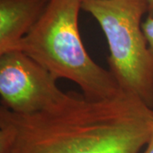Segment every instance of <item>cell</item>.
<instances>
[{"label":"cell","mask_w":153,"mask_h":153,"mask_svg":"<svg viewBox=\"0 0 153 153\" xmlns=\"http://www.w3.org/2000/svg\"><path fill=\"white\" fill-rule=\"evenodd\" d=\"M109 47V71L123 92L153 108V55L142 29L147 0H85Z\"/></svg>","instance_id":"obj_3"},{"label":"cell","mask_w":153,"mask_h":153,"mask_svg":"<svg viewBox=\"0 0 153 153\" xmlns=\"http://www.w3.org/2000/svg\"><path fill=\"white\" fill-rule=\"evenodd\" d=\"M142 153H153V129L150 137V140L146 146V149L144 150Z\"/></svg>","instance_id":"obj_7"},{"label":"cell","mask_w":153,"mask_h":153,"mask_svg":"<svg viewBox=\"0 0 153 153\" xmlns=\"http://www.w3.org/2000/svg\"><path fill=\"white\" fill-rule=\"evenodd\" d=\"M148 3V16L153 17V0H147Z\"/></svg>","instance_id":"obj_8"},{"label":"cell","mask_w":153,"mask_h":153,"mask_svg":"<svg viewBox=\"0 0 153 153\" xmlns=\"http://www.w3.org/2000/svg\"><path fill=\"white\" fill-rule=\"evenodd\" d=\"M49 71L21 50L0 54L2 106L18 114H33L54 108L68 93L56 84Z\"/></svg>","instance_id":"obj_4"},{"label":"cell","mask_w":153,"mask_h":153,"mask_svg":"<svg viewBox=\"0 0 153 153\" xmlns=\"http://www.w3.org/2000/svg\"><path fill=\"white\" fill-rule=\"evenodd\" d=\"M142 29L147 41L149 49L153 55V17L148 16L143 22Z\"/></svg>","instance_id":"obj_6"},{"label":"cell","mask_w":153,"mask_h":153,"mask_svg":"<svg viewBox=\"0 0 153 153\" xmlns=\"http://www.w3.org/2000/svg\"><path fill=\"white\" fill-rule=\"evenodd\" d=\"M50 0H0V54L13 49L42 17Z\"/></svg>","instance_id":"obj_5"},{"label":"cell","mask_w":153,"mask_h":153,"mask_svg":"<svg viewBox=\"0 0 153 153\" xmlns=\"http://www.w3.org/2000/svg\"><path fill=\"white\" fill-rule=\"evenodd\" d=\"M81 1H82V2H83V1H85V0H81Z\"/></svg>","instance_id":"obj_9"},{"label":"cell","mask_w":153,"mask_h":153,"mask_svg":"<svg viewBox=\"0 0 153 153\" xmlns=\"http://www.w3.org/2000/svg\"><path fill=\"white\" fill-rule=\"evenodd\" d=\"M153 108L123 93L94 100L75 92L52 109L18 114L0 108V153H141Z\"/></svg>","instance_id":"obj_1"},{"label":"cell","mask_w":153,"mask_h":153,"mask_svg":"<svg viewBox=\"0 0 153 153\" xmlns=\"http://www.w3.org/2000/svg\"><path fill=\"white\" fill-rule=\"evenodd\" d=\"M80 10L81 0H50L34 27L12 49L30 56L57 80L75 82L87 99L115 98L124 92L85 49L78 26Z\"/></svg>","instance_id":"obj_2"}]
</instances>
